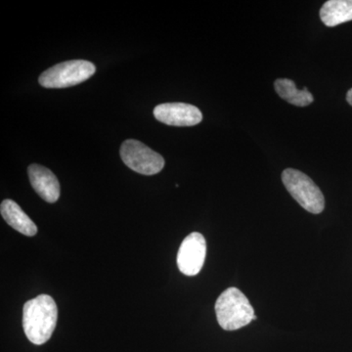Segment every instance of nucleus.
<instances>
[{
    "label": "nucleus",
    "instance_id": "nucleus-1",
    "mask_svg": "<svg viewBox=\"0 0 352 352\" xmlns=\"http://www.w3.org/2000/svg\"><path fill=\"white\" fill-rule=\"evenodd\" d=\"M56 302L48 295H39L28 300L23 307V328L25 337L36 346L45 344L56 328Z\"/></svg>",
    "mask_w": 352,
    "mask_h": 352
},
{
    "label": "nucleus",
    "instance_id": "nucleus-2",
    "mask_svg": "<svg viewBox=\"0 0 352 352\" xmlns=\"http://www.w3.org/2000/svg\"><path fill=\"white\" fill-rule=\"evenodd\" d=\"M215 314L220 327L226 331L238 330L256 319L247 296L233 287L219 296L215 302Z\"/></svg>",
    "mask_w": 352,
    "mask_h": 352
},
{
    "label": "nucleus",
    "instance_id": "nucleus-3",
    "mask_svg": "<svg viewBox=\"0 0 352 352\" xmlns=\"http://www.w3.org/2000/svg\"><path fill=\"white\" fill-rule=\"evenodd\" d=\"M282 182L300 207L314 214L323 212L325 198L309 176L302 171L287 168L282 173Z\"/></svg>",
    "mask_w": 352,
    "mask_h": 352
},
{
    "label": "nucleus",
    "instance_id": "nucleus-4",
    "mask_svg": "<svg viewBox=\"0 0 352 352\" xmlns=\"http://www.w3.org/2000/svg\"><path fill=\"white\" fill-rule=\"evenodd\" d=\"M94 64L85 60H71L51 67L39 76L38 82L45 88H66L80 85L94 75Z\"/></svg>",
    "mask_w": 352,
    "mask_h": 352
},
{
    "label": "nucleus",
    "instance_id": "nucleus-5",
    "mask_svg": "<svg viewBox=\"0 0 352 352\" xmlns=\"http://www.w3.org/2000/svg\"><path fill=\"white\" fill-rule=\"evenodd\" d=\"M120 157L131 170L143 175H154L163 170L164 157L140 141L129 139L120 147Z\"/></svg>",
    "mask_w": 352,
    "mask_h": 352
},
{
    "label": "nucleus",
    "instance_id": "nucleus-6",
    "mask_svg": "<svg viewBox=\"0 0 352 352\" xmlns=\"http://www.w3.org/2000/svg\"><path fill=\"white\" fill-rule=\"evenodd\" d=\"M207 256V243L201 233L193 232L183 240L177 254V266L187 276H195L203 268Z\"/></svg>",
    "mask_w": 352,
    "mask_h": 352
},
{
    "label": "nucleus",
    "instance_id": "nucleus-7",
    "mask_svg": "<svg viewBox=\"0 0 352 352\" xmlns=\"http://www.w3.org/2000/svg\"><path fill=\"white\" fill-rule=\"evenodd\" d=\"M155 118L163 124L173 126H193L203 120L201 111L185 103H164L154 110Z\"/></svg>",
    "mask_w": 352,
    "mask_h": 352
},
{
    "label": "nucleus",
    "instance_id": "nucleus-8",
    "mask_svg": "<svg viewBox=\"0 0 352 352\" xmlns=\"http://www.w3.org/2000/svg\"><path fill=\"white\" fill-rule=\"evenodd\" d=\"M28 173L32 188L43 200L51 204L59 200L60 183L52 171L39 164H32Z\"/></svg>",
    "mask_w": 352,
    "mask_h": 352
},
{
    "label": "nucleus",
    "instance_id": "nucleus-9",
    "mask_svg": "<svg viewBox=\"0 0 352 352\" xmlns=\"http://www.w3.org/2000/svg\"><path fill=\"white\" fill-rule=\"evenodd\" d=\"M0 212L2 217L16 231L23 235L32 236L38 233V227L29 215L25 214L16 201L12 200H4L0 206Z\"/></svg>",
    "mask_w": 352,
    "mask_h": 352
},
{
    "label": "nucleus",
    "instance_id": "nucleus-10",
    "mask_svg": "<svg viewBox=\"0 0 352 352\" xmlns=\"http://www.w3.org/2000/svg\"><path fill=\"white\" fill-rule=\"evenodd\" d=\"M322 22L327 27H336L352 21V0H329L320 9Z\"/></svg>",
    "mask_w": 352,
    "mask_h": 352
},
{
    "label": "nucleus",
    "instance_id": "nucleus-11",
    "mask_svg": "<svg viewBox=\"0 0 352 352\" xmlns=\"http://www.w3.org/2000/svg\"><path fill=\"white\" fill-rule=\"evenodd\" d=\"M274 87L282 99L298 107H305L314 100V95L308 91L307 87L303 90L298 89L295 82L288 78H279L275 82Z\"/></svg>",
    "mask_w": 352,
    "mask_h": 352
},
{
    "label": "nucleus",
    "instance_id": "nucleus-12",
    "mask_svg": "<svg viewBox=\"0 0 352 352\" xmlns=\"http://www.w3.org/2000/svg\"><path fill=\"white\" fill-rule=\"evenodd\" d=\"M346 101L349 102V105L352 106V88L347 92Z\"/></svg>",
    "mask_w": 352,
    "mask_h": 352
}]
</instances>
